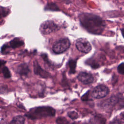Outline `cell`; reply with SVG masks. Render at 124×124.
Returning a JSON list of instances; mask_svg holds the SVG:
<instances>
[{
	"label": "cell",
	"instance_id": "obj_1",
	"mask_svg": "<svg viewBox=\"0 0 124 124\" xmlns=\"http://www.w3.org/2000/svg\"><path fill=\"white\" fill-rule=\"evenodd\" d=\"M81 25L87 31L100 34L105 29V22L98 16L91 13H81L78 16Z\"/></svg>",
	"mask_w": 124,
	"mask_h": 124
},
{
	"label": "cell",
	"instance_id": "obj_2",
	"mask_svg": "<svg viewBox=\"0 0 124 124\" xmlns=\"http://www.w3.org/2000/svg\"><path fill=\"white\" fill-rule=\"evenodd\" d=\"M56 111L52 107L49 106H41L30 109L25 114V116L31 120L40 119L46 117H52L55 115Z\"/></svg>",
	"mask_w": 124,
	"mask_h": 124
},
{
	"label": "cell",
	"instance_id": "obj_3",
	"mask_svg": "<svg viewBox=\"0 0 124 124\" xmlns=\"http://www.w3.org/2000/svg\"><path fill=\"white\" fill-rule=\"evenodd\" d=\"M60 27L55 22L51 20L44 22L40 27V31L43 34H48L59 30Z\"/></svg>",
	"mask_w": 124,
	"mask_h": 124
},
{
	"label": "cell",
	"instance_id": "obj_4",
	"mask_svg": "<svg viewBox=\"0 0 124 124\" xmlns=\"http://www.w3.org/2000/svg\"><path fill=\"white\" fill-rule=\"evenodd\" d=\"M70 46V42L69 40L67 38H63L59 40L53 45L52 50L54 53L60 54L66 51Z\"/></svg>",
	"mask_w": 124,
	"mask_h": 124
},
{
	"label": "cell",
	"instance_id": "obj_5",
	"mask_svg": "<svg viewBox=\"0 0 124 124\" xmlns=\"http://www.w3.org/2000/svg\"><path fill=\"white\" fill-rule=\"evenodd\" d=\"M109 89L104 85H99L94 87L91 93L92 97L100 99L107 96L109 93Z\"/></svg>",
	"mask_w": 124,
	"mask_h": 124
},
{
	"label": "cell",
	"instance_id": "obj_6",
	"mask_svg": "<svg viewBox=\"0 0 124 124\" xmlns=\"http://www.w3.org/2000/svg\"><path fill=\"white\" fill-rule=\"evenodd\" d=\"M77 48L80 52L87 53L92 49V46L89 42L85 38L78 39L76 43Z\"/></svg>",
	"mask_w": 124,
	"mask_h": 124
},
{
	"label": "cell",
	"instance_id": "obj_7",
	"mask_svg": "<svg viewBox=\"0 0 124 124\" xmlns=\"http://www.w3.org/2000/svg\"><path fill=\"white\" fill-rule=\"evenodd\" d=\"M77 78L79 81L84 84H91L93 82L94 80L92 74L85 72H80Z\"/></svg>",
	"mask_w": 124,
	"mask_h": 124
},
{
	"label": "cell",
	"instance_id": "obj_8",
	"mask_svg": "<svg viewBox=\"0 0 124 124\" xmlns=\"http://www.w3.org/2000/svg\"><path fill=\"white\" fill-rule=\"evenodd\" d=\"M33 70L36 75L39 76L41 78H47L51 77L50 74L48 72L41 68L36 61H35L33 62Z\"/></svg>",
	"mask_w": 124,
	"mask_h": 124
},
{
	"label": "cell",
	"instance_id": "obj_9",
	"mask_svg": "<svg viewBox=\"0 0 124 124\" xmlns=\"http://www.w3.org/2000/svg\"><path fill=\"white\" fill-rule=\"evenodd\" d=\"M16 72L21 76H27L30 72L28 65L26 63H21L16 68Z\"/></svg>",
	"mask_w": 124,
	"mask_h": 124
},
{
	"label": "cell",
	"instance_id": "obj_10",
	"mask_svg": "<svg viewBox=\"0 0 124 124\" xmlns=\"http://www.w3.org/2000/svg\"><path fill=\"white\" fill-rule=\"evenodd\" d=\"M24 42L19 38H15L10 42V47L12 48H16L22 46Z\"/></svg>",
	"mask_w": 124,
	"mask_h": 124
},
{
	"label": "cell",
	"instance_id": "obj_11",
	"mask_svg": "<svg viewBox=\"0 0 124 124\" xmlns=\"http://www.w3.org/2000/svg\"><path fill=\"white\" fill-rule=\"evenodd\" d=\"M119 97L116 95H113L111 96L108 100H107L105 103L103 104L104 107H111L113 106L119 101Z\"/></svg>",
	"mask_w": 124,
	"mask_h": 124
},
{
	"label": "cell",
	"instance_id": "obj_12",
	"mask_svg": "<svg viewBox=\"0 0 124 124\" xmlns=\"http://www.w3.org/2000/svg\"><path fill=\"white\" fill-rule=\"evenodd\" d=\"M106 122V119L101 116H95L91 120L89 123L91 124H105Z\"/></svg>",
	"mask_w": 124,
	"mask_h": 124
},
{
	"label": "cell",
	"instance_id": "obj_13",
	"mask_svg": "<svg viewBox=\"0 0 124 124\" xmlns=\"http://www.w3.org/2000/svg\"><path fill=\"white\" fill-rule=\"evenodd\" d=\"M25 119L20 115L16 116L13 118L9 124H24Z\"/></svg>",
	"mask_w": 124,
	"mask_h": 124
},
{
	"label": "cell",
	"instance_id": "obj_14",
	"mask_svg": "<svg viewBox=\"0 0 124 124\" xmlns=\"http://www.w3.org/2000/svg\"><path fill=\"white\" fill-rule=\"evenodd\" d=\"M77 61L74 60H70L69 61L68 65L70 68L69 73L70 74H74L76 72V67Z\"/></svg>",
	"mask_w": 124,
	"mask_h": 124
},
{
	"label": "cell",
	"instance_id": "obj_15",
	"mask_svg": "<svg viewBox=\"0 0 124 124\" xmlns=\"http://www.w3.org/2000/svg\"><path fill=\"white\" fill-rule=\"evenodd\" d=\"M45 9L47 10H51V11L59 10V9L58 6L55 3H53V2L48 3L47 5L46 6Z\"/></svg>",
	"mask_w": 124,
	"mask_h": 124
},
{
	"label": "cell",
	"instance_id": "obj_16",
	"mask_svg": "<svg viewBox=\"0 0 124 124\" xmlns=\"http://www.w3.org/2000/svg\"><path fill=\"white\" fill-rule=\"evenodd\" d=\"M2 73L3 75V76L5 78H10L11 77V74L10 71L6 66L3 67L1 69Z\"/></svg>",
	"mask_w": 124,
	"mask_h": 124
},
{
	"label": "cell",
	"instance_id": "obj_17",
	"mask_svg": "<svg viewBox=\"0 0 124 124\" xmlns=\"http://www.w3.org/2000/svg\"><path fill=\"white\" fill-rule=\"evenodd\" d=\"M58 124H70V123L64 117H58L56 119Z\"/></svg>",
	"mask_w": 124,
	"mask_h": 124
},
{
	"label": "cell",
	"instance_id": "obj_18",
	"mask_svg": "<svg viewBox=\"0 0 124 124\" xmlns=\"http://www.w3.org/2000/svg\"><path fill=\"white\" fill-rule=\"evenodd\" d=\"M68 116L72 119H76L78 117V114L77 112L74 111H71L68 113Z\"/></svg>",
	"mask_w": 124,
	"mask_h": 124
},
{
	"label": "cell",
	"instance_id": "obj_19",
	"mask_svg": "<svg viewBox=\"0 0 124 124\" xmlns=\"http://www.w3.org/2000/svg\"><path fill=\"white\" fill-rule=\"evenodd\" d=\"M117 70L119 73L121 75L124 74V63L122 62L121 64H119L117 68Z\"/></svg>",
	"mask_w": 124,
	"mask_h": 124
},
{
	"label": "cell",
	"instance_id": "obj_20",
	"mask_svg": "<svg viewBox=\"0 0 124 124\" xmlns=\"http://www.w3.org/2000/svg\"><path fill=\"white\" fill-rule=\"evenodd\" d=\"M10 47V46H8L7 44L3 45L1 47V52L2 54H6L7 53V50L8 49V48Z\"/></svg>",
	"mask_w": 124,
	"mask_h": 124
},
{
	"label": "cell",
	"instance_id": "obj_21",
	"mask_svg": "<svg viewBox=\"0 0 124 124\" xmlns=\"http://www.w3.org/2000/svg\"><path fill=\"white\" fill-rule=\"evenodd\" d=\"M88 95H89V93H88V92H87L86 93H85V94H84V95L82 96V97H81L82 100H83V101H86V100H89V97H89Z\"/></svg>",
	"mask_w": 124,
	"mask_h": 124
},
{
	"label": "cell",
	"instance_id": "obj_22",
	"mask_svg": "<svg viewBox=\"0 0 124 124\" xmlns=\"http://www.w3.org/2000/svg\"><path fill=\"white\" fill-rule=\"evenodd\" d=\"M109 124H122V123L119 120L116 119V120H114L113 121L110 123Z\"/></svg>",
	"mask_w": 124,
	"mask_h": 124
},
{
	"label": "cell",
	"instance_id": "obj_23",
	"mask_svg": "<svg viewBox=\"0 0 124 124\" xmlns=\"http://www.w3.org/2000/svg\"><path fill=\"white\" fill-rule=\"evenodd\" d=\"M6 63V61H5L4 60H0V73L1 72V71H0L1 67L2 66H3Z\"/></svg>",
	"mask_w": 124,
	"mask_h": 124
},
{
	"label": "cell",
	"instance_id": "obj_24",
	"mask_svg": "<svg viewBox=\"0 0 124 124\" xmlns=\"http://www.w3.org/2000/svg\"><path fill=\"white\" fill-rule=\"evenodd\" d=\"M62 0L66 3H69L70 2L69 0Z\"/></svg>",
	"mask_w": 124,
	"mask_h": 124
},
{
	"label": "cell",
	"instance_id": "obj_25",
	"mask_svg": "<svg viewBox=\"0 0 124 124\" xmlns=\"http://www.w3.org/2000/svg\"><path fill=\"white\" fill-rule=\"evenodd\" d=\"M123 30H124V29H123V28L122 29V34H123Z\"/></svg>",
	"mask_w": 124,
	"mask_h": 124
}]
</instances>
